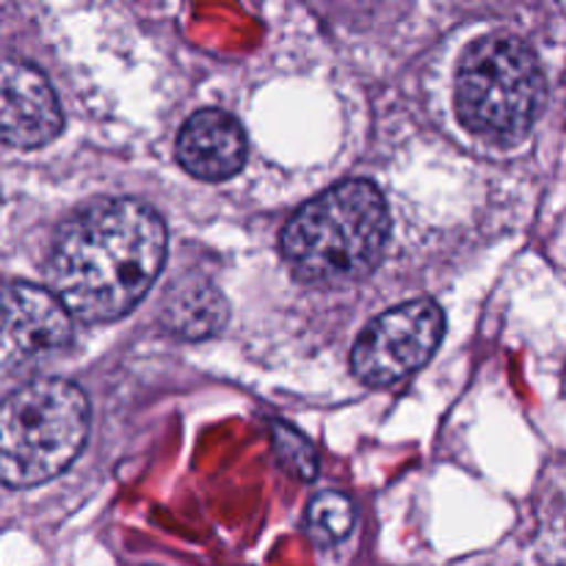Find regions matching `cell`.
Wrapping results in <instances>:
<instances>
[{"instance_id":"1","label":"cell","mask_w":566,"mask_h":566,"mask_svg":"<svg viewBox=\"0 0 566 566\" xmlns=\"http://www.w3.org/2000/svg\"><path fill=\"white\" fill-rule=\"evenodd\" d=\"M166 260V227L136 199H99L72 213L48 258L50 291L75 318L108 324L130 313Z\"/></svg>"},{"instance_id":"2","label":"cell","mask_w":566,"mask_h":566,"mask_svg":"<svg viewBox=\"0 0 566 566\" xmlns=\"http://www.w3.org/2000/svg\"><path fill=\"white\" fill-rule=\"evenodd\" d=\"M390 213L379 188L346 180L298 208L282 230V254L307 285H348L379 263Z\"/></svg>"},{"instance_id":"3","label":"cell","mask_w":566,"mask_h":566,"mask_svg":"<svg viewBox=\"0 0 566 566\" xmlns=\"http://www.w3.org/2000/svg\"><path fill=\"white\" fill-rule=\"evenodd\" d=\"M88 434L81 387L36 379L11 392L0 415V473L6 486L25 490L64 473Z\"/></svg>"},{"instance_id":"4","label":"cell","mask_w":566,"mask_h":566,"mask_svg":"<svg viewBox=\"0 0 566 566\" xmlns=\"http://www.w3.org/2000/svg\"><path fill=\"white\" fill-rule=\"evenodd\" d=\"M542 103L545 75L523 39L497 33L470 44L457 72V108L475 136L517 142L534 127Z\"/></svg>"},{"instance_id":"5","label":"cell","mask_w":566,"mask_h":566,"mask_svg":"<svg viewBox=\"0 0 566 566\" xmlns=\"http://www.w3.org/2000/svg\"><path fill=\"white\" fill-rule=\"evenodd\" d=\"M442 329L446 318L431 298H415L387 310L354 343V376L368 387H390L407 379L429 363L440 346Z\"/></svg>"},{"instance_id":"6","label":"cell","mask_w":566,"mask_h":566,"mask_svg":"<svg viewBox=\"0 0 566 566\" xmlns=\"http://www.w3.org/2000/svg\"><path fill=\"white\" fill-rule=\"evenodd\" d=\"M72 340V313L53 291L11 282L3 293V365L17 368Z\"/></svg>"},{"instance_id":"7","label":"cell","mask_w":566,"mask_h":566,"mask_svg":"<svg viewBox=\"0 0 566 566\" xmlns=\"http://www.w3.org/2000/svg\"><path fill=\"white\" fill-rule=\"evenodd\" d=\"M64 127L59 97L48 77L25 61H6L0 72V133L9 147L33 149Z\"/></svg>"},{"instance_id":"8","label":"cell","mask_w":566,"mask_h":566,"mask_svg":"<svg viewBox=\"0 0 566 566\" xmlns=\"http://www.w3.org/2000/svg\"><path fill=\"white\" fill-rule=\"evenodd\" d=\"M177 160L199 180H227L247 164L243 127L224 111H197L177 136Z\"/></svg>"},{"instance_id":"9","label":"cell","mask_w":566,"mask_h":566,"mask_svg":"<svg viewBox=\"0 0 566 566\" xmlns=\"http://www.w3.org/2000/svg\"><path fill=\"white\" fill-rule=\"evenodd\" d=\"M160 324L180 340H205L224 329L227 302L208 280L186 276L180 282H171L160 304Z\"/></svg>"},{"instance_id":"10","label":"cell","mask_w":566,"mask_h":566,"mask_svg":"<svg viewBox=\"0 0 566 566\" xmlns=\"http://www.w3.org/2000/svg\"><path fill=\"white\" fill-rule=\"evenodd\" d=\"M354 528V503L343 492H321L307 509V531L321 547L346 539Z\"/></svg>"},{"instance_id":"11","label":"cell","mask_w":566,"mask_h":566,"mask_svg":"<svg viewBox=\"0 0 566 566\" xmlns=\"http://www.w3.org/2000/svg\"><path fill=\"white\" fill-rule=\"evenodd\" d=\"M271 442H274V453L280 464L293 479L315 481V475H318V453H315L313 442L302 431L274 420L271 423Z\"/></svg>"}]
</instances>
